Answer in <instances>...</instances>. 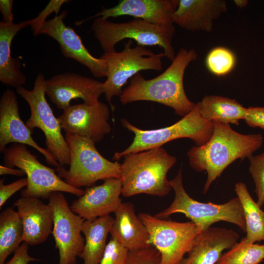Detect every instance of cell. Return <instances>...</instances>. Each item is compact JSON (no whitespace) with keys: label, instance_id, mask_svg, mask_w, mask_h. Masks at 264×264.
Listing matches in <instances>:
<instances>
[{"label":"cell","instance_id":"18","mask_svg":"<svg viewBox=\"0 0 264 264\" xmlns=\"http://www.w3.org/2000/svg\"><path fill=\"white\" fill-rule=\"evenodd\" d=\"M178 3L179 0H122L111 8L102 7L100 12L75 24L80 25L88 20L98 17L108 19L125 15L153 24H174L173 15Z\"/></svg>","mask_w":264,"mask_h":264},{"label":"cell","instance_id":"20","mask_svg":"<svg viewBox=\"0 0 264 264\" xmlns=\"http://www.w3.org/2000/svg\"><path fill=\"white\" fill-rule=\"evenodd\" d=\"M239 238L233 229L211 226L198 234L180 264H216L222 252L231 248Z\"/></svg>","mask_w":264,"mask_h":264},{"label":"cell","instance_id":"13","mask_svg":"<svg viewBox=\"0 0 264 264\" xmlns=\"http://www.w3.org/2000/svg\"><path fill=\"white\" fill-rule=\"evenodd\" d=\"M63 110L58 119L66 133L85 137L96 143L111 131L110 109L102 101L70 105Z\"/></svg>","mask_w":264,"mask_h":264},{"label":"cell","instance_id":"21","mask_svg":"<svg viewBox=\"0 0 264 264\" xmlns=\"http://www.w3.org/2000/svg\"><path fill=\"white\" fill-rule=\"evenodd\" d=\"M226 11L225 0H179L173 22L188 31L209 33L214 22Z\"/></svg>","mask_w":264,"mask_h":264},{"label":"cell","instance_id":"9","mask_svg":"<svg viewBox=\"0 0 264 264\" xmlns=\"http://www.w3.org/2000/svg\"><path fill=\"white\" fill-rule=\"evenodd\" d=\"M45 81L44 75L39 73L32 89L28 90L22 86L17 88L16 91L30 107V116L26 126L32 131L37 128L44 132L46 150L63 167L70 164L69 149L62 133L60 122L46 100Z\"/></svg>","mask_w":264,"mask_h":264},{"label":"cell","instance_id":"16","mask_svg":"<svg viewBox=\"0 0 264 264\" xmlns=\"http://www.w3.org/2000/svg\"><path fill=\"white\" fill-rule=\"evenodd\" d=\"M45 93L58 109L64 110L75 99L80 98L88 104L97 103L103 93V83L75 73L65 72L46 80Z\"/></svg>","mask_w":264,"mask_h":264},{"label":"cell","instance_id":"23","mask_svg":"<svg viewBox=\"0 0 264 264\" xmlns=\"http://www.w3.org/2000/svg\"><path fill=\"white\" fill-rule=\"evenodd\" d=\"M27 26L26 21L17 23L0 22V81L16 88L26 83V77L21 70L19 59L11 56V44L18 32Z\"/></svg>","mask_w":264,"mask_h":264},{"label":"cell","instance_id":"4","mask_svg":"<svg viewBox=\"0 0 264 264\" xmlns=\"http://www.w3.org/2000/svg\"><path fill=\"white\" fill-rule=\"evenodd\" d=\"M91 30L104 53L114 51L116 44L126 39L144 46H158L165 57L173 61L176 57L172 41L175 33L174 24H156L135 18L124 22H114L108 19H94Z\"/></svg>","mask_w":264,"mask_h":264},{"label":"cell","instance_id":"2","mask_svg":"<svg viewBox=\"0 0 264 264\" xmlns=\"http://www.w3.org/2000/svg\"><path fill=\"white\" fill-rule=\"evenodd\" d=\"M213 124V132L209 140L201 146H193L187 154L193 170L207 173L203 194L230 164L238 159L248 158L264 142L261 134H242L234 131L230 125L217 121Z\"/></svg>","mask_w":264,"mask_h":264},{"label":"cell","instance_id":"6","mask_svg":"<svg viewBox=\"0 0 264 264\" xmlns=\"http://www.w3.org/2000/svg\"><path fill=\"white\" fill-rule=\"evenodd\" d=\"M70 152L69 168L55 169L58 176L69 185L80 188L93 186L98 180L121 178V164L105 158L95 143L85 137L66 133Z\"/></svg>","mask_w":264,"mask_h":264},{"label":"cell","instance_id":"15","mask_svg":"<svg viewBox=\"0 0 264 264\" xmlns=\"http://www.w3.org/2000/svg\"><path fill=\"white\" fill-rule=\"evenodd\" d=\"M32 132L20 118L16 94L12 90L7 89L0 98V152L4 153L9 143L27 145L42 154L49 165L56 168L61 167L46 149L35 141Z\"/></svg>","mask_w":264,"mask_h":264},{"label":"cell","instance_id":"28","mask_svg":"<svg viewBox=\"0 0 264 264\" xmlns=\"http://www.w3.org/2000/svg\"><path fill=\"white\" fill-rule=\"evenodd\" d=\"M264 259V244L250 243L242 238L222 253L216 264H259Z\"/></svg>","mask_w":264,"mask_h":264},{"label":"cell","instance_id":"34","mask_svg":"<svg viewBox=\"0 0 264 264\" xmlns=\"http://www.w3.org/2000/svg\"><path fill=\"white\" fill-rule=\"evenodd\" d=\"M27 185L26 177L21 178L8 184H4L3 179L0 180V208L15 193Z\"/></svg>","mask_w":264,"mask_h":264},{"label":"cell","instance_id":"24","mask_svg":"<svg viewBox=\"0 0 264 264\" xmlns=\"http://www.w3.org/2000/svg\"><path fill=\"white\" fill-rule=\"evenodd\" d=\"M114 218L110 215L85 220L82 233L85 236L84 249L79 257L83 264H99L105 250Z\"/></svg>","mask_w":264,"mask_h":264},{"label":"cell","instance_id":"3","mask_svg":"<svg viewBox=\"0 0 264 264\" xmlns=\"http://www.w3.org/2000/svg\"><path fill=\"white\" fill-rule=\"evenodd\" d=\"M121 164L122 195L130 197L140 194L164 197L172 188L167 175L176 158L162 147L123 156Z\"/></svg>","mask_w":264,"mask_h":264},{"label":"cell","instance_id":"11","mask_svg":"<svg viewBox=\"0 0 264 264\" xmlns=\"http://www.w3.org/2000/svg\"><path fill=\"white\" fill-rule=\"evenodd\" d=\"M138 217L148 231L150 244L160 254V264H180L200 232L191 221L166 220L145 213Z\"/></svg>","mask_w":264,"mask_h":264},{"label":"cell","instance_id":"26","mask_svg":"<svg viewBox=\"0 0 264 264\" xmlns=\"http://www.w3.org/2000/svg\"><path fill=\"white\" fill-rule=\"evenodd\" d=\"M234 190L243 210L245 221V241L250 243L264 241V211L254 200L245 183H236Z\"/></svg>","mask_w":264,"mask_h":264},{"label":"cell","instance_id":"10","mask_svg":"<svg viewBox=\"0 0 264 264\" xmlns=\"http://www.w3.org/2000/svg\"><path fill=\"white\" fill-rule=\"evenodd\" d=\"M4 165L17 167L26 176L27 185L22 197L48 199L56 192H66L80 197L85 190L72 187L57 174L55 169L44 166L32 154L25 145L13 143L4 153Z\"/></svg>","mask_w":264,"mask_h":264},{"label":"cell","instance_id":"32","mask_svg":"<svg viewBox=\"0 0 264 264\" xmlns=\"http://www.w3.org/2000/svg\"><path fill=\"white\" fill-rule=\"evenodd\" d=\"M69 1L67 0H51L36 18L26 21L28 26H31L33 35L36 36L40 34L43 24L46 21V18L53 12L58 15L62 5Z\"/></svg>","mask_w":264,"mask_h":264},{"label":"cell","instance_id":"5","mask_svg":"<svg viewBox=\"0 0 264 264\" xmlns=\"http://www.w3.org/2000/svg\"><path fill=\"white\" fill-rule=\"evenodd\" d=\"M170 183L175 192L174 200L168 208L155 215L156 217L165 219L173 214L180 213L195 223L200 231L215 223L224 221L236 225L245 233L243 210L238 197L222 204L198 201L190 197L184 188L181 169L170 180Z\"/></svg>","mask_w":264,"mask_h":264},{"label":"cell","instance_id":"25","mask_svg":"<svg viewBox=\"0 0 264 264\" xmlns=\"http://www.w3.org/2000/svg\"><path fill=\"white\" fill-rule=\"evenodd\" d=\"M199 113L204 119L224 124L238 125L244 119L246 108L234 99L210 95L197 103Z\"/></svg>","mask_w":264,"mask_h":264},{"label":"cell","instance_id":"29","mask_svg":"<svg viewBox=\"0 0 264 264\" xmlns=\"http://www.w3.org/2000/svg\"><path fill=\"white\" fill-rule=\"evenodd\" d=\"M207 69L212 74L224 76L232 71L235 66L236 58L234 53L224 47H216L211 49L206 58Z\"/></svg>","mask_w":264,"mask_h":264},{"label":"cell","instance_id":"36","mask_svg":"<svg viewBox=\"0 0 264 264\" xmlns=\"http://www.w3.org/2000/svg\"><path fill=\"white\" fill-rule=\"evenodd\" d=\"M28 244L23 242L14 252L12 258L3 264H28L30 262L38 261L28 254Z\"/></svg>","mask_w":264,"mask_h":264},{"label":"cell","instance_id":"14","mask_svg":"<svg viewBox=\"0 0 264 264\" xmlns=\"http://www.w3.org/2000/svg\"><path fill=\"white\" fill-rule=\"evenodd\" d=\"M67 11H63L43 24L40 34L55 39L59 43L63 55L87 67L95 77H107V66L103 60L92 56L83 44L81 38L70 26H66L64 19Z\"/></svg>","mask_w":264,"mask_h":264},{"label":"cell","instance_id":"37","mask_svg":"<svg viewBox=\"0 0 264 264\" xmlns=\"http://www.w3.org/2000/svg\"><path fill=\"white\" fill-rule=\"evenodd\" d=\"M13 0H0V11L3 18L2 22L7 23H13L14 16L12 13Z\"/></svg>","mask_w":264,"mask_h":264},{"label":"cell","instance_id":"12","mask_svg":"<svg viewBox=\"0 0 264 264\" xmlns=\"http://www.w3.org/2000/svg\"><path fill=\"white\" fill-rule=\"evenodd\" d=\"M48 204L53 212L52 234L59 251V264H76L85 243L82 235L85 220L71 210L62 192L53 193Z\"/></svg>","mask_w":264,"mask_h":264},{"label":"cell","instance_id":"17","mask_svg":"<svg viewBox=\"0 0 264 264\" xmlns=\"http://www.w3.org/2000/svg\"><path fill=\"white\" fill-rule=\"evenodd\" d=\"M121 194V178H108L102 184L86 188L70 207L84 220H93L114 213L122 203Z\"/></svg>","mask_w":264,"mask_h":264},{"label":"cell","instance_id":"40","mask_svg":"<svg viewBox=\"0 0 264 264\" xmlns=\"http://www.w3.org/2000/svg\"><path fill=\"white\" fill-rule=\"evenodd\" d=\"M263 46L264 47V43H263Z\"/></svg>","mask_w":264,"mask_h":264},{"label":"cell","instance_id":"27","mask_svg":"<svg viewBox=\"0 0 264 264\" xmlns=\"http://www.w3.org/2000/svg\"><path fill=\"white\" fill-rule=\"evenodd\" d=\"M23 226L17 211L12 208L4 209L0 214V264L15 252L23 242Z\"/></svg>","mask_w":264,"mask_h":264},{"label":"cell","instance_id":"7","mask_svg":"<svg viewBox=\"0 0 264 264\" xmlns=\"http://www.w3.org/2000/svg\"><path fill=\"white\" fill-rule=\"evenodd\" d=\"M121 121L123 127L133 132L134 136L128 148L114 153V160H119L127 154L160 147L169 141L182 138H190L196 146H201L210 138L214 129L213 121L201 117L197 103L190 113L167 127L144 130L135 127L126 119L122 118Z\"/></svg>","mask_w":264,"mask_h":264},{"label":"cell","instance_id":"19","mask_svg":"<svg viewBox=\"0 0 264 264\" xmlns=\"http://www.w3.org/2000/svg\"><path fill=\"white\" fill-rule=\"evenodd\" d=\"M13 205L22 220L23 242L35 245L45 242L52 233L53 215L50 205L40 198L21 197Z\"/></svg>","mask_w":264,"mask_h":264},{"label":"cell","instance_id":"1","mask_svg":"<svg viewBox=\"0 0 264 264\" xmlns=\"http://www.w3.org/2000/svg\"><path fill=\"white\" fill-rule=\"evenodd\" d=\"M198 54L194 49L180 48L170 66L162 73L146 79L138 73L130 79L129 85L119 96L122 104L140 101H152L172 108L175 113L184 117L196 106L186 94L183 79L189 65Z\"/></svg>","mask_w":264,"mask_h":264},{"label":"cell","instance_id":"35","mask_svg":"<svg viewBox=\"0 0 264 264\" xmlns=\"http://www.w3.org/2000/svg\"><path fill=\"white\" fill-rule=\"evenodd\" d=\"M244 120L249 127L264 130V107L246 108Z\"/></svg>","mask_w":264,"mask_h":264},{"label":"cell","instance_id":"39","mask_svg":"<svg viewBox=\"0 0 264 264\" xmlns=\"http://www.w3.org/2000/svg\"><path fill=\"white\" fill-rule=\"evenodd\" d=\"M234 2L236 5L240 8L245 7L247 3L248 0H234Z\"/></svg>","mask_w":264,"mask_h":264},{"label":"cell","instance_id":"33","mask_svg":"<svg viewBox=\"0 0 264 264\" xmlns=\"http://www.w3.org/2000/svg\"><path fill=\"white\" fill-rule=\"evenodd\" d=\"M160 254L154 246L129 251L126 264H160Z\"/></svg>","mask_w":264,"mask_h":264},{"label":"cell","instance_id":"22","mask_svg":"<svg viewBox=\"0 0 264 264\" xmlns=\"http://www.w3.org/2000/svg\"><path fill=\"white\" fill-rule=\"evenodd\" d=\"M114 214L115 218L110 231L111 238L130 252L151 246L148 231L136 215L132 203L122 202Z\"/></svg>","mask_w":264,"mask_h":264},{"label":"cell","instance_id":"38","mask_svg":"<svg viewBox=\"0 0 264 264\" xmlns=\"http://www.w3.org/2000/svg\"><path fill=\"white\" fill-rule=\"evenodd\" d=\"M0 175H10L20 176L25 175L24 172L20 169H15L4 165L0 166Z\"/></svg>","mask_w":264,"mask_h":264},{"label":"cell","instance_id":"8","mask_svg":"<svg viewBox=\"0 0 264 264\" xmlns=\"http://www.w3.org/2000/svg\"><path fill=\"white\" fill-rule=\"evenodd\" d=\"M132 44L133 41L129 40L122 51L104 53L100 57L107 69V79L103 83V93L112 111L115 109L112 103L113 97L121 95L129 79L141 70L162 69L163 52L155 54L140 44L132 47Z\"/></svg>","mask_w":264,"mask_h":264},{"label":"cell","instance_id":"31","mask_svg":"<svg viewBox=\"0 0 264 264\" xmlns=\"http://www.w3.org/2000/svg\"><path fill=\"white\" fill-rule=\"evenodd\" d=\"M129 251L110 238L99 264H126Z\"/></svg>","mask_w":264,"mask_h":264},{"label":"cell","instance_id":"30","mask_svg":"<svg viewBox=\"0 0 264 264\" xmlns=\"http://www.w3.org/2000/svg\"><path fill=\"white\" fill-rule=\"evenodd\" d=\"M249 172L255 186L257 203L260 207L264 205V153L248 158Z\"/></svg>","mask_w":264,"mask_h":264}]
</instances>
